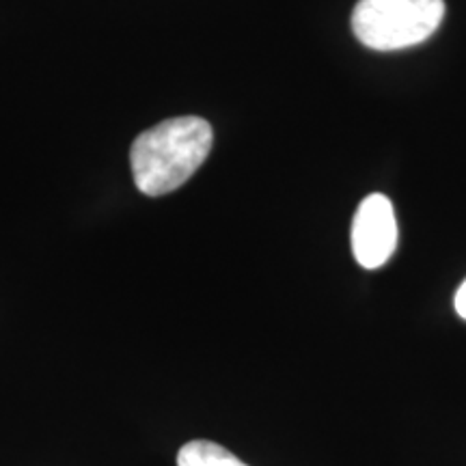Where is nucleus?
<instances>
[{"instance_id": "obj_1", "label": "nucleus", "mask_w": 466, "mask_h": 466, "mask_svg": "<svg viewBox=\"0 0 466 466\" xmlns=\"http://www.w3.org/2000/svg\"><path fill=\"white\" fill-rule=\"evenodd\" d=\"M212 141V126L201 116H175L149 127L130 149L134 184L147 197L177 190L206 162Z\"/></svg>"}, {"instance_id": "obj_2", "label": "nucleus", "mask_w": 466, "mask_h": 466, "mask_svg": "<svg viewBox=\"0 0 466 466\" xmlns=\"http://www.w3.org/2000/svg\"><path fill=\"white\" fill-rule=\"evenodd\" d=\"M442 17V0H359L352 31L367 48L391 52L432 37Z\"/></svg>"}, {"instance_id": "obj_3", "label": "nucleus", "mask_w": 466, "mask_h": 466, "mask_svg": "<svg viewBox=\"0 0 466 466\" xmlns=\"http://www.w3.org/2000/svg\"><path fill=\"white\" fill-rule=\"evenodd\" d=\"M398 247V218L384 195H370L360 201L352 223L354 258L367 270L384 266Z\"/></svg>"}, {"instance_id": "obj_4", "label": "nucleus", "mask_w": 466, "mask_h": 466, "mask_svg": "<svg viewBox=\"0 0 466 466\" xmlns=\"http://www.w3.org/2000/svg\"><path fill=\"white\" fill-rule=\"evenodd\" d=\"M177 466H248L212 441H190L177 453Z\"/></svg>"}, {"instance_id": "obj_5", "label": "nucleus", "mask_w": 466, "mask_h": 466, "mask_svg": "<svg viewBox=\"0 0 466 466\" xmlns=\"http://www.w3.org/2000/svg\"><path fill=\"white\" fill-rule=\"evenodd\" d=\"M456 311L460 318L466 319V281L460 285V289L456 294Z\"/></svg>"}]
</instances>
